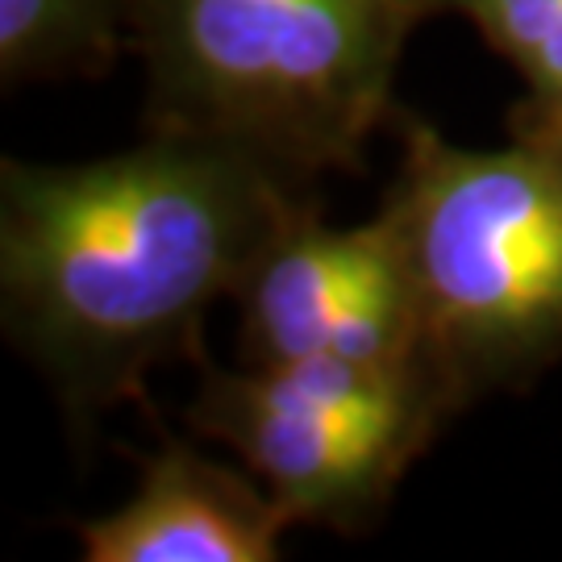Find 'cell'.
I'll return each mask as SVG.
<instances>
[{"label":"cell","mask_w":562,"mask_h":562,"mask_svg":"<svg viewBox=\"0 0 562 562\" xmlns=\"http://www.w3.org/2000/svg\"><path fill=\"white\" fill-rule=\"evenodd\" d=\"M308 213L322 183L188 130H146L134 150L80 167L4 159L9 341L88 438L109 404L142 401L150 367L201 359L204 313Z\"/></svg>","instance_id":"1"},{"label":"cell","mask_w":562,"mask_h":562,"mask_svg":"<svg viewBox=\"0 0 562 562\" xmlns=\"http://www.w3.org/2000/svg\"><path fill=\"white\" fill-rule=\"evenodd\" d=\"M450 0H130L146 130L238 142L301 180L362 171L413 30Z\"/></svg>","instance_id":"2"},{"label":"cell","mask_w":562,"mask_h":562,"mask_svg":"<svg viewBox=\"0 0 562 562\" xmlns=\"http://www.w3.org/2000/svg\"><path fill=\"white\" fill-rule=\"evenodd\" d=\"M396 134L380 217L401 255L417 367L454 417L562 355V155L521 138L450 146L404 109Z\"/></svg>","instance_id":"3"},{"label":"cell","mask_w":562,"mask_h":562,"mask_svg":"<svg viewBox=\"0 0 562 562\" xmlns=\"http://www.w3.org/2000/svg\"><path fill=\"white\" fill-rule=\"evenodd\" d=\"M188 425L229 446L288 521L362 533L446 425V404L413 371L346 359L225 371L201 355Z\"/></svg>","instance_id":"4"},{"label":"cell","mask_w":562,"mask_h":562,"mask_svg":"<svg viewBox=\"0 0 562 562\" xmlns=\"http://www.w3.org/2000/svg\"><path fill=\"white\" fill-rule=\"evenodd\" d=\"M234 301L246 367L346 359L422 375L413 304L383 217L329 229L308 213L267 246Z\"/></svg>","instance_id":"5"},{"label":"cell","mask_w":562,"mask_h":562,"mask_svg":"<svg viewBox=\"0 0 562 562\" xmlns=\"http://www.w3.org/2000/svg\"><path fill=\"white\" fill-rule=\"evenodd\" d=\"M259 475L176 438L142 462V483L109 517L80 525L88 562H267L288 529Z\"/></svg>","instance_id":"6"},{"label":"cell","mask_w":562,"mask_h":562,"mask_svg":"<svg viewBox=\"0 0 562 562\" xmlns=\"http://www.w3.org/2000/svg\"><path fill=\"white\" fill-rule=\"evenodd\" d=\"M130 50V0H0V76L101 80Z\"/></svg>","instance_id":"7"},{"label":"cell","mask_w":562,"mask_h":562,"mask_svg":"<svg viewBox=\"0 0 562 562\" xmlns=\"http://www.w3.org/2000/svg\"><path fill=\"white\" fill-rule=\"evenodd\" d=\"M525 76V97L562 92V0H450Z\"/></svg>","instance_id":"8"},{"label":"cell","mask_w":562,"mask_h":562,"mask_svg":"<svg viewBox=\"0 0 562 562\" xmlns=\"http://www.w3.org/2000/svg\"><path fill=\"white\" fill-rule=\"evenodd\" d=\"M508 130L513 138L538 142L562 155V92L554 97H525L521 104H513L508 113Z\"/></svg>","instance_id":"9"}]
</instances>
